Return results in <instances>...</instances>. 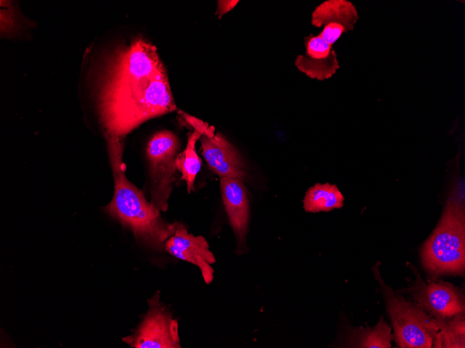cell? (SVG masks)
<instances>
[{
    "label": "cell",
    "mask_w": 465,
    "mask_h": 348,
    "mask_svg": "<svg viewBox=\"0 0 465 348\" xmlns=\"http://www.w3.org/2000/svg\"><path fill=\"white\" fill-rule=\"evenodd\" d=\"M92 76L107 144H123L127 134L143 122L177 110L157 49L141 38L104 51Z\"/></svg>",
    "instance_id": "cell-1"
},
{
    "label": "cell",
    "mask_w": 465,
    "mask_h": 348,
    "mask_svg": "<svg viewBox=\"0 0 465 348\" xmlns=\"http://www.w3.org/2000/svg\"><path fill=\"white\" fill-rule=\"evenodd\" d=\"M114 181L113 196L104 210L130 230L136 240L154 249L161 250L175 231V222L162 218L160 210L146 200L126 177L123 161V148H107Z\"/></svg>",
    "instance_id": "cell-2"
},
{
    "label": "cell",
    "mask_w": 465,
    "mask_h": 348,
    "mask_svg": "<svg viewBox=\"0 0 465 348\" xmlns=\"http://www.w3.org/2000/svg\"><path fill=\"white\" fill-rule=\"evenodd\" d=\"M464 224L463 205L450 200L422 251L423 265L434 276L448 273L462 274L464 272Z\"/></svg>",
    "instance_id": "cell-3"
},
{
    "label": "cell",
    "mask_w": 465,
    "mask_h": 348,
    "mask_svg": "<svg viewBox=\"0 0 465 348\" xmlns=\"http://www.w3.org/2000/svg\"><path fill=\"white\" fill-rule=\"evenodd\" d=\"M378 267L379 263L372 269L381 288L397 345L402 348L432 347L438 330L436 320L427 315L419 304L406 301L386 285Z\"/></svg>",
    "instance_id": "cell-4"
},
{
    "label": "cell",
    "mask_w": 465,
    "mask_h": 348,
    "mask_svg": "<svg viewBox=\"0 0 465 348\" xmlns=\"http://www.w3.org/2000/svg\"><path fill=\"white\" fill-rule=\"evenodd\" d=\"M180 143L171 131L164 130L155 133L146 148V158L150 179V202L160 211L167 210L168 200L175 181V158Z\"/></svg>",
    "instance_id": "cell-5"
},
{
    "label": "cell",
    "mask_w": 465,
    "mask_h": 348,
    "mask_svg": "<svg viewBox=\"0 0 465 348\" xmlns=\"http://www.w3.org/2000/svg\"><path fill=\"white\" fill-rule=\"evenodd\" d=\"M149 308L137 329L123 340L136 348H180L178 321L159 301V292L148 299Z\"/></svg>",
    "instance_id": "cell-6"
},
{
    "label": "cell",
    "mask_w": 465,
    "mask_h": 348,
    "mask_svg": "<svg viewBox=\"0 0 465 348\" xmlns=\"http://www.w3.org/2000/svg\"><path fill=\"white\" fill-rule=\"evenodd\" d=\"M413 285L400 292L411 294L423 309L437 320H445L464 313V304L460 292L452 284L441 281L426 284L416 268Z\"/></svg>",
    "instance_id": "cell-7"
},
{
    "label": "cell",
    "mask_w": 465,
    "mask_h": 348,
    "mask_svg": "<svg viewBox=\"0 0 465 348\" xmlns=\"http://www.w3.org/2000/svg\"><path fill=\"white\" fill-rule=\"evenodd\" d=\"M206 239L202 235L189 233L184 226L175 222V231L165 242L164 249L175 258L195 265L200 270L207 284L214 279L212 265L216 258L210 250Z\"/></svg>",
    "instance_id": "cell-8"
},
{
    "label": "cell",
    "mask_w": 465,
    "mask_h": 348,
    "mask_svg": "<svg viewBox=\"0 0 465 348\" xmlns=\"http://www.w3.org/2000/svg\"><path fill=\"white\" fill-rule=\"evenodd\" d=\"M359 18L355 6L347 0H326L317 6L312 13L311 24L322 28L318 35L331 45L354 29Z\"/></svg>",
    "instance_id": "cell-9"
},
{
    "label": "cell",
    "mask_w": 465,
    "mask_h": 348,
    "mask_svg": "<svg viewBox=\"0 0 465 348\" xmlns=\"http://www.w3.org/2000/svg\"><path fill=\"white\" fill-rule=\"evenodd\" d=\"M305 53L297 56V69L312 79L324 81L331 78L340 68L333 45L317 34L304 37Z\"/></svg>",
    "instance_id": "cell-10"
},
{
    "label": "cell",
    "mask_w": 465,
    "mask_h": 348,
    "mask_svg": "<svg viewBox=\"0 0 465 348\" xmlns=\"http://www.w3.org/2000/svg\"><path fill=\"white\" fill-rule=\"evenodd\" d=\"M201 154L209 167L220 178L234 177L243 181L244 165L235 147L221 133L203 134L200 138Z\"/></svg>",
    "instance_id": "cell-11"
},
{
    "label": "cell",
    "mask_w": 465,
    "mask_h": 348,
    "mask_svg": "<svg viewBox=\"0 0 465 348\" xmlns=\"http://www.w3.org/2000/svg\"><path fill=\"white\" fill-rule=\"evenodd\" d=\"M223 205L229 223L237 242H245L249 218V203L243 181L234 177H222L220 180Z\"/></svg>",
    "instance_id": "cell-12"
},
{
    "label": "cell",
    "mask_w": 465,
    "mask_h": 348,
    "mask_svg": "<svg viewBox=\"0 0 465 348\" xmlns=\"http://www.w3.org/2000/svg\"><path fill=\"white\" fill-rule=\"evenodd\" d=\"M344 200V196L336 185L316 183L306 191L304 208L309 213L328 212L342 208Z\"/></svg>",
    "instance_id": "cell-13"
},
{
    "label": "cell",
    "mask_w": 465,
    "mask_h": 348,
    "mask_svg": "<svg viewBox=\"0 0 465 348\" xmlns=\"http://www.w3.org/2000/svg\"><path fill=\"white\" fill-rule=\"evenodd\" d=\"M188 136L186 148L179 153L175 158L177 170L181 173V179L185 181L188 193L194 191V182L201 167V159L197 154L196 143L205 133L200 129H194Z\"/></svg>",
    "instance_id": "cell-14"
},
{
    "label": "cell",
    "mask_w": 465,
    "mask_h": 348,
    "mask_svg": "<svg viewBox=\"0 0 465 348\" xmlns=\"http://www.w3.org/2000/svg\"><path fill=\"white\" fill-rule=\"evenodd\" d=\"M391 327L381 317L373 328H354L347 336V346L349 347L390 348L391 335Z\"/></svg>",
    "instance_id": "cell-15"
},
{
    "label": "cell",
    "mask_w": 465,
    "mask_h": 348,
    "mask_svg": "<svg viewBox=\"0 0 465 348\" xmlns=\"http://www.w3.org/2000/svg\"><path fill=\"white\" fill-rule=\"evenodd\" d=\"M436 320L438 330L434 336V347L464 348L465 326L463 313L451 320Z\"/></svg>",
    "instance_id": "cell-16"
},
{
    "label": "cell",
    "mask_w": 465,
    "mask_h": 348,
    "mask_svg": "<svg viewBox=\"0 0 465 348\" xmlns=\"http://www.w3.org/2000/svg\"><path fill=\"white\" fill-rule=\"evenodd\" d=\"M19 16L10 1H1V35L11 37L19 30Z\"/></svg>",
    "instance_id": "cell-17"
},
{
    "label": "cell",
    "mask_w": 465,
    "mask_h": 348,
    "mask_svg": "<svg viewBox=\"0 0 465 348\" xmlns=\"http://www.w3.org/2000/svg\"><path fill=\"white\" fill-rule=\"evenodd\" d=\"M238 2V1H218L216 14L219 15V17L233 8Z\"/></svg>",
    "instance_id": "cell-18"
}]
</instances>
